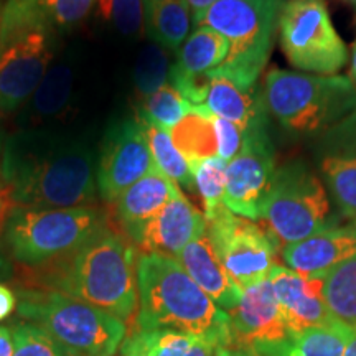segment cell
<instances>
[{
	"label": "cell",
	"instance_id": "38",
	"mask_svg": "<svg viewBox=\"0 0 356 356\" xmlns=\"http://www.w3.org/2000/svg\"><path fill=\"white\" fill-rule=\"evenodd\" d=\"M13 355V337L10 325H0V356Z\"/></svg>",
	"mask_w": 356,
	"mask_h": 356
},
{
	"label": "cell",
	"instance_id": "43",
	"mask_svg": "<svg viewBox=\"0 0 356 356\" xmlns=\"http://www.w3.org/2000/svg\"><path fill=\"white\" fill-rule=\"evenodd\" d=\"M345 356H356V328H351V337L348 345H346Z\"/></svg>",
	"mask_w": 356,
	"mask_h": 356
},
{
	"label": "cell",
	"instance_id": "21",
	"mask_svg": "<svg viewBox=\"0 0 356 356\" xmlns=\"http://www.w3.org/2000/svg\"><path fill=\"white\" fill-rule=\"evenodd\" d=\"M178 193L180 188L175 181L154 167L145 177L129 186L115 202V218L124 233L127 234L154 218Z\"/></svg>",
	"mask_w": 356,
	"mask_h": 356
},
{
	"label": "cell",
	"instance_id": "6",
	"mask_svg": "<svg viewBox=\"0 0 356 356\" xmlns=\"http://www.w3.org/2000/svg\"><path fill=\"white\" fill-rule=\"evenodd\" d=\"M17 314L35 323L78 356H115L127 337V325L108 312L47 289H17Z\"/></svg>",
	"mask_w": 356,
	"mask_h": 356
},
{
	"label": "cell",
	"instance_id": "44",
	"mask_svg": "<svg viewBox=\"0 0 356 356\" xmlns=\"http://www.w3.org/2000/svg\"><path fill=\"white\" fill-rule=\"evenodd\" d=\"M350 79L353 81L356 88V40L353 43V55H351V70H350Z\"/></svg>",
	"mask_w": 356,
	"mask_h": 356
},
{
	"label": "cell",
	"instance_id": "47",
	"mask_svg": "<svg viewBox=\"0 0 356 356\" xmlns=\"http://www.w3.org/2000/svg\"><path fill=\"white\" fill-rule=\"evenodd\" d=\"M119 356H142V355H119Z\"/></svg>",
	"mask_w": 356,
	"mask_h": 356
},
{
	"label": "cell",
	"instance_id": "48",
	"mask_svg": "<svg viewBox=\"0 0 356 356\" xmlns=\"http://www.w3.org/2000/svg\"><path fill=\"white\" fill-rule=\"evenodd\" d=\"M351 2H356V0H351Z\"/></svg>",
	"mask_w": 356,
	"mask_h": 356
},
{
	"label": "cell",
	"instance_id": "8",
	"mask_svg": "<svg viewBox=\"0 0 356 356\" xmlns=\"http://www.w3.org/2000/svg\"><path fill=\"white\" fill-rule=\"evenodd\" d=\"M55 30L17 0H3L0 12V113L26 104L53 58Z\"/></svg>",
	"mask_w": 356,
	"mask_h": 356
},
{
	"label": "cell",
	"instance_id": "11",
	"mask_svg": "<svg viewBox=\"0 0 356 356\" xmlns=\"http://www.w3.org/2000/svg\"><path fill=\"white\" fill-rule=\"evenodd\" d=\"M207 231L222 266L243 291L266 280L279 266V249L257 221L225 207L207 221Z\"/></svg>",
	"mask_w": 356,
	"mask_h": 356
},
{
	"label": "cell",
	"instance_id": "7",
	"mask_svg": "<svg viewBox=\"0 0 356 356\" xmlns=\"http://www.w3.org/2000/svg\"><path fill=\"white\" fill-rule=\"evenodd\" d=\"M109 225L95 207L42 208L15 207L2 228L3 248L12 261L37 267L68 254Z\"/></svg>",
	"mask_w": 356,
	"mask_h": 356
},
{
	"label": "cell",
	"instance_id": "19",
	"mask_svg": "<svg viewBox=\"0 0 356 356\" xmlns=\"http://www.w3.org/2000/svg\"><path fill=\"white\" fill-rule=\"evenodd\" d=\"M356 256V222L320 231L280 251L284 264L307 277H327L335 267Z\"/></svg>",
	"mask_w": 356,
	"mask_h": 356
},
{
	"label": "cell",
	"instance_id": "36",
	"mask_svg": "<svg viewBox=\"0 0 356 356\" xmlns=\"http://www.w3.org/2000/svg\"><path fill=\"white\" fill-rule=\"evenodd\" d=\"M213 124H215L218 139V157L225 162H231L241 150L244 134L236 124L216 118V115L213 118Z\"/></svg>",
	"mask_w": 356,
	"mask_h": 356
},
{
	"label": "cell",
	"instance_id": "16",
	"mask_svg": "<svg viewBox=\"0 0 356 356\" xmlns=\"http://www.w3.org/2000/svg\"><path fill=\"white\" fill-rule=\"evenodd\" d=\"M204 231V215L180 191L157 215L126 236L142 252H162L175 257Z\"/></svg>",
	"mask_w": 356,
	"mask_h": 356
},
{
	"label": "cell",
	"instance_id": "24",
	"mask_svg": "<svg viewBox=\"0 0 356 356\" xmlns=\"http://www.w3.org/2000/svg\"><path fill=\"white\" fill-rule=\"evenodd\" d=\"M147 37L167 50H178L188 38L191 10L185 0H142Z\"/></svg>",
	"mask_w": 356,
	"mask_h": 356
},
{
	"label": "cell",
	"instance_id": "18",
	"mask_svg": "<svg viewBox=\"0 0 356 356\" xmlns=\"http://www.w3.org/2000/svg\"><path fill=\"white\" fill-rule=\"evenodd\" d=\"M269 280L293 337L335 320L325 302V277H307L279 264L270 273Z\"/></svg>",
	"mask_w": 356,
	"mask_h": 356
},
{
	"label": "cell",
	"instance_id": "37",
	"mask_svg": "<svg viewBox=\"0 0 356 356\" xmlns=\"http://www.w3.org/2000/svg\"><path fill=\"white\" fill-rule=\"evenodd\" d=\"M19 305V297L12 287H8L6 282H0V322L7 320Z\"/></svg>",
	"mask_w": 356,
	"mask_h": 356
},
{
	"label": "cell",
	"instance_id": "33",
	"mask_svg": "<svg viewBox=\"0 0 356 356\" xmlns=\"http://www.w3.org/2000/svg\"><path fill=\"white\" fill-rule=\"evenodd\" d=\"M226 167L228 162L220 157H213L191 167L193 184L197 186L203 202L204 220H211L221 208H225Z\"/></svg>",
	"mask_w": 356,
	"mask_h": 356
},
{
	"label": "cell",
	"instance_id": "32",
	"mask_svg": "<svg viewBox=\"0 0 356 356\" xmlns=\"http://www.w3.org/2000/svg\"><path fill=\"white\" fill-rule=\"evenodd\" d=\"M170 68L167 48L157 43H150L142 48L134 66V86L140 99L165 86L170 76Z\"/></svg>",
	"mask_w": 356,
	"mask_h": 356
},
{
	"label": "cell",
	"instance_id": "46",
	"mask_svg": "<svg viewBox=\"0 0 356 356\" xmlns=\"http://www.w3.org/2000/svg\"><path fill=\"white\" fill-rule=\"evenodd\" d=\"M2 6H3V0H0V12H2Z\"/></svg>",
	"mask_w": 356,
	"mask_h": 356
},
{
	"label": "cell",
	"instance_id": "45",
	"mask_svg": "<svg viewBox=\"0 0 356 356\" xmlns=\"http://www.w3.org/2000/svg\"><path fill=\"white\" fill-rule=\"evenodd\" d=\"M2 152H3V149H2V140H0V173H2ZM0 185H3V184H2V175H0Z\"/></svg>",
	"mask_w": 356,
	"mask_h": 356
},
{
	"label": "cell",
	"instance_id": "10",
	"mask_svg": "<svg viewBox=\"0 0 356 356\" xmlns=\"http://www.w3.org/2000/svg\"><path fill=\"white\" fill-rule=\"evenodd\" d=\"M277 30L280 50L293 68L337 74L348 61V48L333 25L325 0H286Z\"/></svg>",
	"mask_w": 356,
	"mask_h": 356
},
{
	"label": "cell",
	"instance_id": "29",
	"mask_svg": "<svg viewBox=\"0 0 356 356\" xmlns=\"http://www.w3.org/2000/svg\"><path fill=\"white\" fill-rule=\"evenodd\" d=\"M193 106L170 83L140 99L139 118L149 126L170 131L185 118Z\"/></svg>",
	"mask_w": 356,
	"mask_h": 356
},
{
	"label": "cell",
	"instance_id": "42",
	"mask_svg": "<svg viewBox=\"0 0 356 356\" xmlns=\"http://www.w3.org/2000/svg\"><path fill=\"white\" fill-rule=\"evenodd\" d=\"M215 356H249L246 351L234 348V346H222V348L218 350Z\"/></svg>",
	"mask_w": 356,
	"mask_h": 356
},
{
	"label": "cell",
	"instance_id": "15",
	"mask_svg": "<svg viewBox=\"0 0 356 356\" xmlns=\"http://www.w3.org/2000/svg\"><path fill=\"white\" fill-rule=\"evenodd\" d=\"M314 160L338 215L356 222V111L315 139Z\"/></svg>",
	"mask_w": 356,
	"mask_h": 356
},
{
	"label": "cell",
	"instance_id": "34",
	"mask_svg": "<svg viewBox=\"0 0 356 356\" xmlns=\"http://www.w3.org/2000/svg\"><path fill=\"white\" fill-rule=\"evenodd\" d=\"M10 330L13 337L12 356H78L35 323L19 320L10 325Z\"/></svg>",
	"mask_w": 356,
	"mask_h": 356
},
{
	"label": "cell",
	"instance_id": "5",
	"mask_svg": "<svg viewBox=\"0 0 356 356\" xmlns=\"http://www.w3.org/2000/svg\"><path fill=\"white\" fill-rule=\"evenodd\" d=\"M257 222L282 251L289 244L338 226L340 215L317 170L296 159L275 167Z\"/></svg>",
	"mask_w": 356,
	"mask_h": 356
},
{
	"label": "cell",
	"instance_id": "3",
	"mask_svg": "<svg viewBox=\"0 0 356 356\" xmlns=\"http://www.w3.org/2000/svg\"><path fill=\"white\" fill-rule=\"evenodd\" d=\"M137 292L136 330H175L233 346L229 314L197 286L175 257L140 252Z\"/></svg>",
	"mask_w": 356,
	"mask_h": 356
},
{
	"label": "cell",
	"instance_id": "22",
	"mask_svg": "<svg viewBox=\"0 0 356 356\" xmlns=\"http://www.w3.org/2000/svg\"><path fill=\"white\" fill-rule=\"evenodd\" d=\"M222 348L207 338L175 330H136L122 341L119 355L215 356Z\"/></svg>",
	"mask_w": 356,
	"mask_h": 356
},
{
	"label": "cell",
	"instance_id": "23",
	"mask_svg": "<svg viewBox=\"0 0 356 356\" xmlns=\"http://www.w3.org/2000/svg\"><path fill=\"white\" fill-rule=\"evenodd\" d=\"M229 55V43L210 26H195L178 50L170 78H193L220 68Z\"/></svg>",
	"mask_w": 356,
	"mask_h": 356
},
{
	"label": "cell",
	"instance_id": "41",
	"mask_svg": "<svg viewBox=\"0 0 356 356\" xmlns=\"http://www.w3.org/2000/svg\"><path fill=\"white\" fill-rule=\"evenodd\" d=\"M10 203H12V200H10V195H8L7 188L3 185H0V229L3 228V222H6V220H7L8 211L12 210Z\"/></svg>",
	"mask_w": 356,
	"mask_h": 356
},
{
	"label": "cell",
	"instance_id": "31",
	"mask_svg": "<svg viewBox=\"0 0 356 356\" xmlns=\"http://www.w3.org/2000/svg\"><path fill=\"white\" fill-rule=\"evenodd\" d=\"M51 30H68L86 19L96 0H17Z\"/></svg>",
	"mask_w": 356,
	"mask_h": 356
},
{
	"label": "cell",
	"instance_id": "30",
	"mask_svg": "<svg viewBox=\"0 0 356 356\" xmlns=\"http://www.w3.org/2000/svg\"><path fill=\"white\" fill-rule=\"evenodd\" d=\"M142 126H144L147 142H149L154 165L172 181H175L177 185L191 188L193 186V172H191L184 155L178 152L177 147L173 145L170 134L163 129L149 126L145 122H142Z\"/></svg>",
	"mask_w": 356,
	"mask_h": 356
},
{
	"label": "cell",
	"instance_id": "13",
	"mask_svg": "<svg viewBox=\"0 0 356 356\" xmlns=\"http://www.w3.org/2000/svg\"><path fill=\"white\" fill-rule=\"evenodd\" d=\"M274 172L275 154L269 129L244 134L241 150L226 167L225 207L234 215L259 221Z\"/></svg>",
	"mask_w": 356,
	"mask_h": 356
},
{
	"label": "cell",
	"instance_id": "12",
	"mask_svg": "<svg viewBox=\"0 0 356 356\" xmlns=\"http://www.w3.org/2000/svg\"><path fill=\"white\" fill-rule=\"evenodd\" d=\"M229 317L234 348L249 356H289L296 337L289 330L269 277L244 289Z\"/></svg>",
	"mask_w": 356,
	"mask_h": 356
},
{
	"label": "cell",
	"instance_id": "25",
	"mask_svg": "<svg viewBox=\"0 0 356 356\" xmlns=\"http://www.w3.org/2000/svg\"><path fill=\"white\" fill-rule=\"evenodd\" d=\"M213 115L207 108H193L168 134L190 168L203 160L218 157V139Z\"/></svg>",
	"mask_w": 356,
	"mask_h": 356
},
{
	"label": "cell",
	"instance_id": "17",
	"mask_svg": "<svg viewBox=\"0 0 356 356\" xmlns=\"http://www.w3.org/2000/svg\"><path fill=\"white\" fill-rule=\"evenodd\" d=\"M203 108L216 118L236 124L243 134L269 129V113L262 88L257 86V83L243 81L225 66L208 73V91Z\"/></svg>",
	"mask_w": 356,
	"mask_h": 356
},
{
	"label": "cell",
	"instance_id": "35",
	"mask_svg": "<svg viewBox=\"0 0 356 356\" xmlns=\"http://www.w3.org/2000/svg\"><path fill=\"white\" fill-rule=\"evenodd\" d=\"M96 12L121 35L136 37L144 26L142 0H96Z\"/></svg>",
	"mask_w": 356,
	"mask_h": 356
},
{
	"label": "cell",
	"instance_id": "28",
	"mask_svg": "<svg viewBox=\"0 0 356 356\" xmlns=\"http://www.w3.org/2000/svg\"><path fill=\"white\" fill-rule=\"evenodd\" d=\"M351 328L340 320L317 325L293 338L289 356H345Z\"/></svg>",
	"mask_w": 356,
	"mask_h": 356
},
{
	"label": "cell",
	"instance_id": "20",
	"mask_svg": "<svg viewBox=\"0 0 356 356\" xmlns=\"http://www.w3.org/2000/svg\"><path fill=\"white\" fill-rule=\"evenodd\" d=\"M186 274L215 304L231 314L243 297V289L222 266L208 231L195 238L175 256Z\"/></svg>",
	"mask_w": 356,
	"mask_h": 356
},
{
	"label": "cell",
	"instance_id": "1",
	"mask_svg": "<svg viewBox=\"0 0 356 356\" xmlns=\"http://www.w3.org/2000/svg\"><path fill=\"white\" fill-rule=\"evenodd\" d=\"M96 154L78 139L24 131L2 152V184L15 207L79 208L96 200Z\"/></svg>",
	"mask_w": 356,
	"mask_h": 356
},
{
	"label": "cell",
	"instance_id": "14",
	"mask_svg": "<svg viewBox=\"0 0 356 356\" xmlns=\"http://www.w3.org/2000/svg\"><path fill=\"white\" fill-rule=\"evenodd\" d=\"M154 160L139 119H124L109 127L96 170L101 198L115 203L137 180L152 170Z\"/></svg>",
	"mask_w": 356,
	"mask_h": 356
},
{
	"label": "cell",
	"instance_id": "9",
	"mask_svg": "<svg viewBox=\"0 0 356 356\" xmlns=\"http://www.w3.org/2000/svg\"><path fill=\"white\" fill-rule=\"evenodd\" d=\"M284 0H216L195 22L210 26L229 43L221 66L246 83H257L269 61Z\"/></svg>",
	"mask_w": 356,
	"mask_h": 356
},
{
	"label": "cell",
	"instance_id": "26",
	"mask_svg": "<svg viewBox=\"0 0 356 356\" xmlns=\"http://www.w3.org/2000/svg\"><path fill=\"white\" fill-rule=\"evenodd\" d=\"M73 81L74 73L68 63L60 61L50 66L32 97L26 101V119L40 122L60 114L71 99Z\"/></svg>",
	"mask_w": 356,
	"mask_h": 356
},
{
	"label": "cell",
	"instance_id": "39",
	"mask_svg": "<svg viewBox=\"0 0 356 356\" xmlns=\"http://www.w3.org/2000/svg\"><path fill=\"white\" fill-rule=\"evenodd\" d=\"M13 277V262L12 257L8 256L6 248L0 244V282H6V280Z\"/></svg>",
	"mask_w": 356,
	"mask_h": 356
},
{
	"label": "cell",
	"instance_id": "40",
	"mask_svg": "<svg viewBox=\"0 0 356 356\" xmlns=\"http://www.w3.org/2000/svg\"><path fill=\"white\" fill-rule=\"evenodd\" d=\"M185 2L188 3L191 10V22L195 24V22H197L200 17L216 2V0H185Z\"/></svg>",
	"mask_w": 356,
	"mask_h": 356
},
{
	"label": "cell",
	"instance_id": "27",
	"mask_svg": "<svg viewBox=\"0 0 356 356\" xmlns=\"http://www.w3.org/2000/svg\"><path fill=\"white\" fill-rule=\"evenodd\" d=\"M323 296L333 317L356 328V256L325 277Z\"/></svg>",
	"mask_w": 356,
	"mask_h": 356
},
{
	"label": "cell",
	"instance_id": "2",
	"mask_svg": "<svg viewBox=\"0 0 356 356\" xmlns=\"http://www.w3.org/2000/svg\"><path fill=\"white\" fill-rule=\"evenodd\" d=\"M137 257L131 239L108 225L68 254L29 267L24 286L65 293L127 325L139 309Z\"/></svg>",
	"mask_w": 356,
	"mask_h": 356
},
{
	"label": "cell",
	"instance_id": "4",
	"mask_svg": "<svg viewBox=\"0 0 356 356\" xmlns=\"http://www.w3.org/2000/svg\"><path fill=\"white\" fill-rule=\"evenodd\" d=\"M266 109L296 137H318L356 111V88L348 76L270 70L262 86Z\"/></svg>",
	"mask_w": 356,
	"mask_h": 356
}]
</instances>
